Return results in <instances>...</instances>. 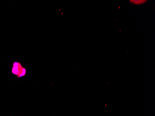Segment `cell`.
I'll use <instances>...</instances> for the list:
<instances>
[{"instance_id":"cell-1","label":"cell","mask_w":155,"mask_h":116,"mask_svg":"<svg viewBox=\"0 0 155 116\" xmlns=\"http://www.w3.org/2000/svg\"><path fill=\"white\" fill-rule=\"evenodd\" d=\"M12 72L18 78H21L26 75L27 71L20 62H15L13 64Z\"/></svg>"},{"instance_id":"cell-2","label":"cell","mask_w":155,"mask_h":116,"mask_svg":"<svg viewBox=\"0 0 155 116\" xmlns=\"http://www.w3.org/2000/svg\"><path fill=\"white\" fill-rule=\"evenodd\" d=\"M133 2H133V3H136H136H137V4H138V3H142V2H143V1H133Z\"/></svg>"}]
</instances>
